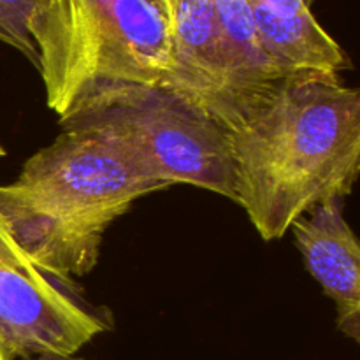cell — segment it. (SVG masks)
I'll return each mask as SVG.
<instances>
[{
    "label": "cell",
    "mask_w": 360,
    "mask_h": 360,
    "mask_svg": "<svg viewBox=\"0 0 360 360\" xmlns=\"http://www.w3.org/2000/svg\"><path fill=\"white\" fill-rule=\"evenodd\" d=\"M234 202L264 241L316 204L347 199L360 171V91L340 74L281 77L227 127Z\"/></svg>",
    "instance_id": "6da1fadb"
},
{
    "label": "cell",
    "mask_w": 360,
    "mask_h": 360,
    "mask_svg": "<svg viewBox=\"0 0 360 360\" xmlns=\"http://www.w3.org/2000/svg\"><path fill=\"white\" fill-rule=\"evenodd\" d=\"M160 190L109 144L62 130L25 160L13 183L0 185V217L35 264L74 280L95 269L108 229Z\"/></svg>",
    "instance_id": "7a4b0ae2"
},
{
    "label": "cell",
    "mask_w": 360,
    "mask_h": 360,
    "mask_svg": "<svg viewBox=\"0 0 360 360\" xmlns=\"http://www.w3.org/2000/svg\"><path fill=\"white\" fill-rule=\"evenodd\" d=\"M30 34L46 104L58 122L112 91L164 84L171 72L158 0H44Z\"/></svg>",
    "instance_id": "3957f363"
},
{
    "label": "cell",
    "mask_w": 360,
    "mask_h": 360,
    "mask_svg": "<svg viewBox=\"0 0 360 360\" xmlns=\"http://www.w3.org/2000/svg\"><path fill=\"white\" fill-rule=\"evenodd\" d=\"M60 125L109 144L146 181L164 188L192 185L234 200L227 127L172 88L112 91Z\"/></svg>",
    "instance_id": "277c9868"
},
{
    "label": "cell",
    "mask_w": 360,
    "mask_h": 360,
    "mask_svg": "<svg viewBox=\"0 0 360 360\" xmlns=\"http://www.w3.org/2000/svg\"><path fill=\"white\" fill-rule=\"evenodd\" d=\"M112 329L76 280L35 264L0 217V340L14 359L72 357Z\"/></svg>",
    "instance_id": "5b68a950"
},
{
    "label": "cell",
    "mask_w": 360,
    "mask_h": 360,
    "mask_svg": "<svg viewBox=\"0 0 360 360\" xmlns=\"http://www.w3.org/2000/svg\"><path fill=\"white\" fill-rule=\"evenodd\" d=\"M343 207L345 199L323 200L290 232L306 271L334 302L338 330L360 343V245Z\"/></svg>",
    "instance_id": "8992f818"
},
{
    "label": "cell",
    "mask_w": 360,
    "mask_h": 360,
    "mask_svg": "<svg viewBox=\"0 0 360 360\" xmlns=\"http://www.w3.org/2000/svg\"><path fill=\"white\" fill-rule=\"evenodd\" d=\"M217 7V120L229 123L250 102L285 77L264 48L246 0H214Z\"/></svg>",
    "instance_id": "52a82bcc"
},
{
    "label": "cell",
    "mask_w": 360,
    "mask_h": 360,
    "mask_svg": "<svg viewBox=\"0 0 360 360\" xmlns=\"http://www.w3.org/2000/svg\"><path fill=\"white\" fill-rule=\"evenodd\" d=\"M167 18L172 65L164 86L217 118V7L214 0H158Z\"/></svg>",
    "instance_id": "ba28073f"
},
{
    "label": "cell",
    "mask_w": 360,
    "mask_h": 360,
    "mask_svg": "<svg viewBox=\"0 0 360 360\" xmlns=\"http://www.w3.org/2000/svg\"><path fill=\"white\" fill-rule=\"evenodd\" d=\"M44 0H0V42L20 51L32 65H37V49L32 41L30 25Z\"/></svg>",
    "instance_id": "9c48e42d"
},
{
    "label": "cell",
    "mask_w": 360,
    "mask_h": 360,
    "mask_svg": "<svg viewBox=\"0 0 360 360\" xmlns=\"http://www.w3.org/2000/svg\"><path fill=\"white\" fill-rule=\"evenodd\" d=\"M255 27L311 16L313 0H246Z\"/></svg>",
    "instance_id": "30bf717a"
},
{
    "label": "cell",
    "mask_w": 360,
    "mask_h": 360,
    "mask_svg": "<svg viewBox=\"0 0 360 360\" xmlns=\"http://www.w3.org/2000/svg\"><path fill=\"white\" fill-rule=\"evenodd\" d=\"M23 360H84V359L76 357V355H72V357H53V355H44V357H32V359H23Z\"/></svg>",
    "instance_id": "8fae6325"
},
{
    "label": "cell",
    "mask_w": 360,
    "mask_h": 360,
    "mask_svg": "<svg viewBox=\"0 0 360 360\" xmlns=\"http://www.w3.org/2000/svg\"><path fill=\"white\" fill-rule=\"evenodd\" d=\"M0 360H16L11 355V352L7 350V347L4 345L2 340H0Z\"/></svg>",
    "instance_id": "7c38bea8"
},
{
    "label": "cell",
    "mask_w": 360,
    "mask_h": 360,
    "mask_svg": "<svg viewBox=\"0 0 360 360\" xmlns=\"http://www.w3.org/2000/svg\"><path fill=\"white\" fill-rule=\"evenodd\" d=\"M7 155V151H6V148L2 146V143H0V158H4Z\"/></svg>",
    "instance_id": "4fadbf2b"
}]
</instances>
